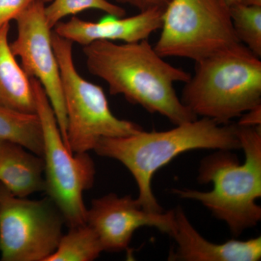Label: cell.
<instances>
[{"instance_id": "obj_23", "label": "cell", "mask_w": 261, "mask_h": 261, "mask_svg": "<svg viewBox=\"0 0 261 261\" xmlns=\"http://www.w3.org/2000/svg\"><path fill=\"white\" fill-rule=\"evenodd\" d=\"M228 7L233 6V5L240 4L243 3V0H223Z\"/></svg>"}, {"instance_id": "obj_12", "label": "cell", "mask_w": 261, "mask_h": 261, "mask_svg": "<svg viewBox=\"0 0 261 261\" xmlns=\"http://www.w3.org/2000/svg\"><path fill=\"white\" fill-rule=\"evenodd\" d=\"M175 211V226L171 236L175 251L168 260L183 261H258L261 258V237L250 240H231L215 244L205 240L193 227L181 207Z\"/></svg>"}, {"instance_id": "obj_22", "label": "cell", "mask_w": 261, "mask_h": 261, "mask_svg": "<svg viewBox=\"0 0 261 261\" xmlns=\"http://www.w3.org/2000/svg\"><path fill=\"white\" fill-rule=\"evenodd\" d=\"M243 4L261 6V0H243Z\"/></svg>"}, {"instance_id": "obj_8", "label": "cell", "mask_w": 261, "mask_h": 261, "mask_svg": "<svg viewBox=\"0 0 261 261\" xmlns=\"http://www.w3.org/2000/svg\"><path fill=\"white\" fill-rule=\"evenodd\" d=\"M64 218L48 197H17L0 183V259L47 261L63 236Z\"/></svg>"}, {"instance_id": "obj_20", "label": "cell", "mask_w": 261, "mask_h": 261, "mask_svg": "<svg viewBox=\"0 0 261 261\" xmlns=\"http://www.w3.org/2000/svg\"><path fill=\"white\" fill-rule=\"evenodd\" d=\"M171 0H116L117 3L129 5L140 11L152 8H165Z\"/></svg>"}, {"instance_id": "obj_10", "label": "cell", "mask_w": 261, "mask_h": 261, "mask_svg": "<svg viewBox=\"0 0 261 261\" xmlns=\"http://www.w3.org/2000/svg\"><path fill=\"white\" fill-rule=\"evenodd\" d=\"M87 224L97 233L104 251L118 252L128 248L134 233L142 226L158 228L171 236L175 211L149 212L132 196L111 193L92 201Z\"/></svg>"}, {"instance_id": "obj_14", "label": "cell", "mask_w": 261, "mask_h": 261, "mask_svg": "<svg viewBox=\"0 0 261 261\" xmlns=\"http://www.w3.org/2000/svg\"><path fill=\"white\" fill-rule=\"evenodd\" d=\"M9 30L10 23L0 28V106L19 112L37 113L32 82L12 53Z\"/></svg>"}, {"instance_id": "obj_18", "label": "cell", "mask_w": 261, "mask_h": 261, "mask_svg": "<svg viewBox=\"0 0 261 261\" xmlns=\"http://www.w3.org/2000/svg\"><path fill=\"white\" fill-rule=\"evenodd\" d=\"M90 9L101 10L119 18L126 15V10L108 0H53L45 7V16L49 28L53 29L65 17Z\"/></svg>"}, {"instance_id": "obj_9", "label": "cell", "mask_w": 261, "mask_h": 261, "mask_svg": "<svg viewBox=\"0 0 261 261\" xmlns=\"http://www.w3.org/2000/svg\"><path fill=\"white\" fill-rule=\"evenodd\" d=\"M45 7L43 0H34L16 17L18 34L10 47L13 55L21 60L25 74L40 82L67 146V118L61 72L51 42L53 32L46 19Z\"/></svg>"}, {"instance_id": "obj_6", "label": "cell", "mask_w": 261, "mask_h": 261, "mask_svg": "<svg viewBox=\"0 0 261 261\" xmlns=\"http://www.w3.org/2000/svg\"><path fill=\"white\" fill-rule=\"evenodd\" d=\"M43 132L44 181L47 197L68 227L87 224L84 192L93 187L95 166L88 152L73 153L65 145L56 115L40 82L30 78Z\"/></svg>"}, {"instance_id": "obj_16", "label": "cell", "mask_w": 261, "mask_h": 261, "mask_svg": "<svg viewBox=\"0 0 261 261\" xmlns=\"http://www.w3.org/2000/svg\"><path fill=\"white\" fill-rule=\"evenodd\" d=\"M103 251L97 233L85 224L70 227L47 261H92Z\"/></svg>"}, {"instance_id": "obj_17", "label": "cell", "mask_w": 261, "mask_h": 261, "mask_svg": "<svg viewBox=\"0 0 261 261\" xmlns=\"http://www.w3.org/2000/svg\"><path fill=\"white\" fill-rule=\"evenodd\" d=\"M229 10L233 29L239 40L260 58L261 6L240 3L230 7Z\"/></svg>"}, {"instance_id": "obj_21", "label": "cell", "mask_w": 261, "mask_h": 261, "mask_svg": "<svg viewBox=\"0 0 261 261\" xmlns=\"http://www.w3.org/2000/svg\"><path fill=\"white\" fill-rule=\"evenodd\" d=\"M242 116L243 117L239 121L238 125L245 126H260L261 106L252 108Z\"/></svg>"}, {"instance_id": "obj_15", "label": "cell", "mask_w": 261, "mask_h": 261, "mask_svg": "<svg viewBox=\"0 0 261 261\" xmlns=\"http://www.w3.org/2000/svg\"><path fill=\"white\" fill-rule=\"evenodd\" d=\"M0 140L18 143L42 157V128L37 113L19 112L0 106Z\"/></svg>"}, {"instance_id": "obj_19", "label": "cell", "mask_w": 261, "mask_h": 261, "mask_svg": "<svg viewBox=\"0 0 261 261\" xmlns=\"http://www.w3.org/2000/svg\"><path fill=\"white\" fill-rule=\"evenodd\" d=\"M34 0H0V28L15 20Z\"/></svg>"}, {"instance_id": "obj_7", "label": "cell", "mask_w": 261, "mask_h": 261, "mask_svg": "<svg viewBox=\"0 0 261 261\" xmlns=\"http://www.w3.org/2000/svg\"><path fill=\"white\" fill-rule=\"evenodd\" d=\"M154 48L163 58L196 62L241 43L223 0H171Z\"/></svg>"}, {"instance_id": "obj_11", "label": "cell", "mask_w": 261, "mask_h": 261, "mask_svg": "<svg viewBox=\"0 0 261 261\" xmlns=\"http://www.w3.org/2000/svg\"><path fill=\"white\" fill-rule=\"evenodd\" d=\"M164 10L152 8L128 18L107 15L98 22L87 21L74 16L68 21L57 23L53 32L83 46L96 41L140 42L161 29Z\"/></svg>"}, {"instance_id": "obj_5", "label": "cell", "mask_w": 261, "mask_h": 261, "mask_svg": "<svg viewBox=\"0 0 261 261\" xmlns=\"http://www.w3.org/2000/svg\"><path fill=\"white\" fill-rule=\"evenodd\" d=\"M51 42L61 72L67 118L66 143L73 153L93 150L102 138L134 135L142 129L120 119L111 111L102 87L84 80L73 58V42L51 32Z\"/></svg>"}, {"instance_id": "obj_13", "label": "cell", "mask_w": 261, "mask_h": 261, "mask_svg": "<svg viewBox=\"0 0 261 261\" xmlns=\"http://www.w3.org/2000/svg\"><path fill=\"white\" fill-rule=\"evenodd\" d=\"M0 183L17 197L44 191V159L18 143L0 140Z\"/></svg>"}, {"instance_id": "obj_2", "label": "cell", "mask_w": 261, "mask_h": 261, "mask_svg": "<svg viewBox=\"0 0 261 261\" xmlns=\"http://www.w3.org/2000/svg\"><path fill=\"white\" fill-rule=\"evenodd\" d=\"M241 148L234 125L210 118L187 122L163 132L140 130L121 137L102 138L93 149L98 155L119 161L132 173L139 189L137 200L146 211L163 212L152 190L154 173L178 154L194 149Z\"/></svg>"}, {"instance_id": "obj_24", "label": "cell", "mask_w": 261, "mask_h": 261, "mask_svg": "<svg viewBox=\"0 0 261 261\" xmlns=\"http://www.w3.org/2000/svg\"><path fill=\"white\" fill-rule=\"evenodd\" d=\"M43 1H44V3H50L51 2L53 1V0H43Z\"/></svg>"}, {"instance_id": "obj_4", "label": "cell", "mask_w": 261, "mask_h": 261, "mask_svg": "<svg viewBox=\"0 0 261 261\" xmlns=\"http://www.w3.org/2000/svg\"><path fill=\"white\" fill-rule=\"evenodd\" d=\"M181 100L197 117L228 124L261 106V61L239 43L196 62Z\"/></svg>"}, {"instance_id": "obj_3", "label": "cell", "mask_w": 261, "mask_h": 261, "mask_svg": "<svg viewBox=\"0 0 261 261\" xmlns=\"http://www.w3.org/2000/svg\"><path fill=\"white\" fill-rule=\"evenodd\" d=\"M234 126L245 162L240 164L229 150H219L202 160L199 169V181L212 183L211 191L173 189L172 192L200 202L238 236L261 219V207L255 202L261 197V127Z\"/></svg>"}, {"instance_id": "obj_1", "label": "cell", "mask_w": 261, "mask_h": 261, "mask_svg": "<svg viewBox=\"0 0 261 261\" xmlns=\"http://www.w3.org/2000/svg\"><path fill=\"white\" fill-rule=\"evenodd\" d=\"M89 73L102 79L113 95H123L173 124L195 121L197 116L182 102L174 88L191 75L170 64L147 41L118 44L96 41L84 46Z\"/></svg>"}]
</instances>
